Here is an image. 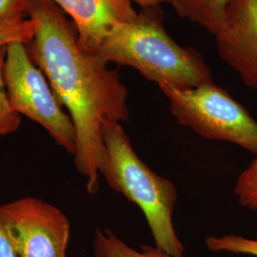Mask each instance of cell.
Listing matches in <instances>:
<instances>
[{
  "label": "cell",
  "mask_w": 257,
  "mask_h": 257,
  "mask_svg": "<svg viewBox=\"0 0 257 257\" xmlns=\"http://www.w3.org/2000/svg\"><path fill=\"white\" fill-rule=\"evenodd\" d=\"M31 0H0V25L15 24L28 18Z\"/></svg>",
  "instance_id": "cell-15"
},
{
  "label": "cell",
  "mask_w": 257,
  "mask_h": 257,
  "mask_svg": "<svg viewBox=\"0 0 257 257\" xmlns=\"http://www.w3.org/2000/svg\"><path fill=\"white\" fill-rule=\"evenodd\" d=\"M97 54L107 63L137 70L159 89H190L213 82L201 55L180 46L167 33L159 7L141 9L134 20L116 25Z\"/></svg>",
  "instance_id": "cell-2"
},
{
  "label": "cell",
  "mask_w": 257,
  "mask_h": 257,
  "mask_svg": "<svg viewBox=\"0 0 257 257\" xmlns=\"http://www.w3.org/2000/svg\"><path fill=\"white\" fill-rule=\"evenodd\" d=\"M233 193L242 207L257 211V155L239 175Z\"/></svg>",
  "instance_id": "cell-13"
},
{
  "label": "cell",
  "mask_w": 257,
  "mask_h": 257,
  "mask_svg": "<svg viewBox=\"0 0 257 257\" xmlns=\"http://www.w3.org/2000/svg\"><path fill=\"white\" fill-rule=\"evenodd\" d=\"M0 257H19L0 219Z\"/></svg>",
  "instance_id": "cell-16"
},
{
  "label": "cell",
  "mask_w": 257,
  "mask_h": 257,
  "mask_svg": "<svg viewBox=\"0 0 257 257\" xmlns=\"http://www.w3.org/2000/svg\"><path fill=\"white\" fill-rule=\"evenodd\" d=\"M37 25L32 19L19 23L0 25V48L7 47L14 42H22L29 45L36 36Z\"/></svg>",
  "instance_id": "cell-14"
},
{
  "label": "cell",
  "mask_w": 257,
  "mask_h": 257,
  "mask_svg": "<svg viewBox=\"0 0 257 257\" xmlns=\"http://www.w3.org/2000/svg\"><path fill=\"white\" fill-rule=\"evenodd\" d=\"M28 18L37 25L30 55L42 71L75 130L74 164L87 191L99 188L105 156L103 127L128 120V91L116 70L84 49L74 23L52 0H31Z\"/></svg>",
  "instance_id": "cell-1"
},
{
  "label": "cell",
  "mask_w": 257,
  "mask_h": 257,
  "mask_svg": "<svg viewBox=\"0 0 257 257\" xmlns=\"http://www.w3.org/2000/svg\"><path fill=\"white\" fill-rule=\"evenodd\" d=\"M230 0H171V4L181 19L196 24L211 35L223 26Z\"/></svg>",
  "instance_id": "cell-9"
},
{
  "label": "cell",
  "mask_w": 257,
  "mask_h": 257,
  "mask_svg": "<svg viewBox=\"0 0 257 257\" xmlns=\"http://www.w3.org/2000/svg\"><path fill=\"white\" fill-rule=\"evenodd\" d=\"M69 15L81 46L97 53L112 29L137 18L132 0H52Z\"/></svg>",
  "instance_id": "cell-8"
},
{
  "label": "cell",
  "mask_w": 257,
  "mask_h": 257,
  "mask_svg": "<svg viewBox=\"0 0 257 257\" xmlns=\"http://www.w3.org/2000/svg\"><path fill=\"white\" fill-rule=\"evenodd\" d=\"M0 219L19 257H66L71 225L64 212L26 197L0 205Z\"/></svg>",
  "instance_id": "cell-6"
},
{
  "label": "cell",
  "mask_w": 257,
  "mask_h": 257,
  "mask_svg": "<svg viewBox=\"0 0 257 257\" xmlns=\"http://www.w3.org/2000/svg\"><path fill=\"white\" fill-rule=\"evenodd\" d=\"M205 245L212 252H230L257 257V233L253 238L237 234L208 236L205 239Z\"/></svg>",
  "instance_id": "cell-11"
},
{
  "label": "cell",
  "mask_w": 257,
  "mask_h": 257,
  "mask_svg": "<svg viewBox=\"0 0 257 257\" xmlns=\"http://www.w3.org/2000/svg\"><path fill=\"white\" fill-rule=\"evenodd\" d=\"M214 38L221 59L245 86L257 90V0H230Z\"/></svg>",
  "instance_id": "cell-7"
},
{
  "label": "cell",
  "mask_w": 257,
  "mask_h": 257,
  "mask_svg": "<svg viewBox=\"0 0 257 257\" xmlns=\"http://www.w3.org/2000/svg\"><path fill=\"white\" fill-rule=\"evenodd\" d=\"M93 250L96 257H175L156 248L155 245H142L139 250L132 248L107 229L95 230Z\"/></svg>",
  "instance_id": "cell-10"
},
{
  "label": "cell",
  "mask_w": 257,
  "mask_h": 257,
  "mask_svg": "<svg viewBox=\"0 0 257 257\" xmlns=\"http://www.w3.org/2000/svg\"><path fill=\"white\" fill-rule=\"evenodd\" d=\"M4 80L14 110L41 125L61 147L74 156L73 121L62 109L46 76L32 59L26 44L14 42L7 46Z\"/></svg>",
  "instance_id": "cell-5"
},
{
  "label": "cell",
  "mask_w": 257,
  "mask_h": 257,
  "mask_svg": "<svg viewBox=\"0 0 257 257\" xmlns=\"http://www.w3.org/2000/svg\"><path fill=\"white\" fill-rule=\"evenodd\" d=\"M7 47L0 48V138L15 133L19 128L20 114L12 108L4 80V64Z\"/></svg>",
  "instance_id": "cell-12"
},
{
  "label": "cell",
  "mask_w": 257,
  "mask_h": 257,
  "mask_svg": "<svg viewBox=\"0 0 257 257\" xmlns=\"http://www.w3.org/2000/svg\"><path fill=\"white\" fill-rule=\"evenodd\" d=\"M132 1L138 4L141 7V9L157 8V7H160L161 4L171 2V0H132Z\"/></svg>",
  "instance_id": "cell-17"
},
{
  "label": "cell",
  "mask_w": 257,
  "mask_h": 257,
  "mask_svg": "<svg viewBox=\"0 0 257 257\" xmlns=\"http://www.w3.org/2000/svg\"><path fill=\"white\" fill-rule=\"evenodd\" d=\"M175 120L200 137L232 143L257 155V121L214 82L190 89H160Z\"/></svg>",
  "instance_id": "cell-4"
},
{
  "label": "cell",
  "mask_w": 257,
  "mask_h": 257,
  "mask_svg": "<svg viewBox=\"0 0 257 257\" xmlns=\"http://www.w3.org/2000/svg\"><path fill=\"white\" fill-rule=\"evenodd\" d=\"M105 156L100 171L112 190L135 203L143 212L156 248L175 257L185 255L173 214L177 191L170 179L157 175L138 156L123 125L103 127Z\"/></svg>",
  "instance_id": "cell-3"
}]
</instances>
